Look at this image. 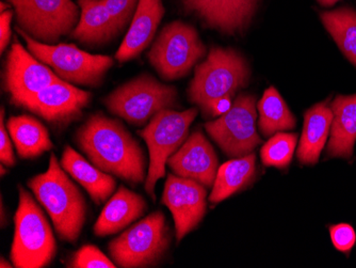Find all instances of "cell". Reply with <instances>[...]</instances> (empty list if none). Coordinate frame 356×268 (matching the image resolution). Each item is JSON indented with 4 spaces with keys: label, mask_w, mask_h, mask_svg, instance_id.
Listing matches in <instances>:
<instances>
[{
    "label": "cell",
    "mask_w": 356,
    "mask_h": 268,
    "mask_svg": "<svg viewBox=\"0 0 356 268\" xmlns=\"http://www.w3.org/2000/svg\"><path fill=\"white\" fill-rule=\"evenodd\" d=\"M74 141L93 165L131 185L145 183L147 155L122 122L102 113L78 127Z\"/></svg>",
    "instance_id": "obj_1"
},
{
    "label": "cell",
    "mask_w": 356,
    "mask_h": 268,
    "mask_svg": "<svg viewBox=\"0 0 356 268\" xmlns=\"http://www.w3.org/2000/svg\"><path fill=\"white\" fill-rule=\"evenodd\" d=\"M250 81L247 60L232 49L213 47L205 61L195 68L188 89L189 101L201 109L204 117L223 115L232 99Z\"/></svg>",
    "instance_id": "obj_2"
},
{
    "label": "cell",
    "mask_w": 356,
    "mask_h": 268,
    "mask_svg": "<svg viewBox=\"0 0 356 268\" xmlns=\"http://www.w3.org/2000/svg\"><path fill=\"white\" fill-rule=\"evenodd\" d=\"M56 154H51L48 168L28 181L61 241L76 243L87 220V202L79 188L70 179Z\"/></svg>",
    "instance_id": "obj_3"
},
{
    "label": "cell",
    "mask_w": 356,
    "mask_h": 268,
    "mask_svg": "<svg viewBox=\"0 0 356 268\" xmlns=\"http://www.w3.org/2000/svg\"><path fill=\"white\" fill-rule=\"evenodd\" d=\"M56 253L57 243L45 214L31 195L19 187L10 252L14 267H46L55 259Z\"/></svg>",
    "instance_id": "obj_4"
},
{
    "label": "cell",
    "mask_w": 356,
    "mask_h": 268,
    "mask_svg": "<svg viewBox=\"0 0 356 268\" xmlns=\"http://www.w3.org/2000/svg\"><path fill=\"white\" fill-rule=\"evenodd\" d=\"M103 102L110 113L136 126L145 125L163 110L179 107L176 88L147 73L110 92Z\"/></svg>",
    "instance_id": "obj_5"
},
{
    "label": "cell",
    "mask_w": 356,
    "mask_h": 268,
    "mask_svg": "<svg viewBox=\"0 0 356 268\" xmlns=\"http://www.w3.org/2000/svg\"><path fill=\"white\" fill-rule=\"evenodd\" d=\"M171 239L165 214L154 212L112 239L108 251L118 267H154L165 257Z\"/></svg>",
    "instance_id": "obj_6"
},
{
    "label": "cell",
    "mask_w": 356,
    "mask_h": 268,
    "mask_svg": "<svg viewBox=\"0 0 356 268\" xmlns=\"http://www.w3.org/2000/svg\"><path fill=\"white\" fill-rule=\"evenodd\" d=\"M16 30L25 40L32 55L53 69L60 79L72 85L99 87L107 72L115 65V59L110 56L92 55L74 44L41 43L19 28Z\"/></svg>",
    "instance_id": "obj_7"
},
{
    "label": "cell",
    "mask_w": 356,
    "mask_h": 268,
    "mask_svg": "<svg viewBox=\"0 0 356 268\" xmlns=\"http://www.w3.org/2000/svg\"><path fill=\"white\" fill-rule=\"evenodd\" d=\"M197 113V108H190L185 111L163 110L154 116L143 129L138 132L149 149V171L144 189L153 201L156 200V183L165 177L168 159L187 140L190 125Z\"/></svg>",
    "instance_id": "obj_8"
},
{
    "label": "cell",
    "mask_w": 356,
    "mask_h": 268,
    "mask_svg": "<svg viewBox=\"0 0 356 268\" xmlns=\"http://www.w3.org/2000/svg\"><path fill=\"white\" fill-rule=\"evenodd\" d=\"M206 55V46L197 29L175 21L163 27L147 54L149 63L165 81H176L188 75Z\"/></svg>",
    "instance_id": "obj_9"
},
{
    "label": "cell",
    "mask_w": 356,
    "mask_h": 268,
    "mask_svg": "<svg viewBox=\"0 0 356 268\" xmlns=\"http://www.w3.org/2000/svg\"><path fill=\"white\" fill-rule=\"evenodd\" d=\"M17 27L41 43L57 44L71 36L80 19L73 0H9Z\"/></svg>",
    "instance_id": "obj_10"
},
{
    "label": "cell",
    "mask_w": 356,
    "mask_h": 268,
    "mask_svg": "<svg viewBox=\"0 0 356 268\" xmlns=\"http://www.w3.org/2000/svg\"><path fill=\"white\" fill-rule=\"evenodd\" d=\"M256 105L255 97L240 94L219 119L205 123L208 135L226 155L242 157L253 153L261 145V139L256 129Z\"/></svg>",
    "instance_id": "obj_11"
},
{
    "label": "cell",
    "mask_w": 356,
    "mask_h": 268,
    "mask_svg": "<svg viewBox=\"0 0 356 268\" xmlns=\"http://www.w3.org/2000/svg\"><path fill=\"white\" fill-rule=\"evenodd\" d=\"M60 81L51 68L24 49L17 37L14 38L6 58L3 83L12 105L22 106L38 92Z\"/></svg>",
    "instance_id": "obj_12"
},
{
    "label": "cell",
    "mask_w": 356,
    "mask_h": 268,
    "mask_svg": "<svg viewBox=\"0 0 356 268\" xmlns=\"http://www.w3.org/2000/svg\"><path fill=\"white\" fill-rule=\"evenodd\" d=\"M91 99V92L60 79L38 92L22 108L63 129L81 118Z\"/></svg>",
    "instance_id": "obj_13"
},
{
    "label": "cell",
    "mask_w": 356,
    "mask_h": 268,
    "mask_svg": "<svg viewBox=\"0 0 356 268\" xmlns=\"http://www.w3.org/2000/svg\"><path fill=\"white\" fill-rule=\"evenodd\" d=\"M205 187L194 180L168 175L161 202L173 215L177 242L195 229L205 216L207 209Z\"/></svg>",
    "instance_id": "obj_14"
},
{
    "label": "cell",
    "mask_w": 356,
    "mask_h": 268,
    "mask_svg": "<svg viewBox=\"0 0 356 268\" xmlns=\"http://www.w3.org/2000/svg\"><path fill=\"white\" fill-rule=\"evenodd\" d=\"M167 164L178 177L194 180L206 187L213 185L219 169L215 149L201 131L192 133Z\"/></svg>",
    "instance_id": "obj_15"
},
{
    "label": "cell",
    "mask_w": 356,
    "mask_h": 268,
    "mask_svg": "<svg viewBox=\"0 0 356 268\" xmlns=\"http://www.w3.org/2000/svg\"><path fill=\"white\" fill-rule=\"evenodd\" d=\"M163 0H139L125 38L115 54V59L124 63L138 57L152 43L158 26L165 15Z\"/></svg>",
    "instance_id": "obj_16"
},
{
    "label": "cell",
    "mask_w": 356,
    "mask_h": 268,
    "mask_svg": "<svg viewBox=\"0 0 356 268\" xmlns=\"http://www.w3.org/2000/svg\"><path fill=\"white\" fill-rule=\"evenodd\" d=\"M147 203L142 196L120 186L104 207L101 215L93 227L94 234L99 237L113 235L135 223L147 213Z\"/></svg>",
    "instance_id": "obj_17"
},
{
    "label": "cell",
    "mask_w": 356,
    "mask_h": 268,
    "mask_svg": "<svg viewBox=\"0 0 356 268\" xmlns=\"http://www.w3.org/2000/svg\"><path fill=\"white\" fill-rule=\"evenodd\" d=\"M80 19L71 37L88 47H99L119 37L121 30L103 0H78Z\"/></svg>",
    "instance_id": "obj_18"
},
{
    "label": "cell",
    "mask_w": 356,
    "mask_h": 268,
    "mask_svg": "<svg viewBox=\"0 0 356 268\" xmlns=\"http://www.w3.org/2000/svg\"><path fill=\"white\" fill-rule=\"evenodd\" d=\"M62 168L85 188L91 199L97 205L108 201L117 188V181L113 175L83 159L71 145H65L62 152Z\"/></svg>",
    "instance_id": "obj_19"
},
{
    "label": "cell",
    "mask_w": 356,
    "mask_h": 268,
    "mask_svg": "<svg viewBox=\"0 0 356 268\" xmlns=\"http://www.w3.org/2000/svg\"><path fill=\"white\" fill-rule=\"evenodd\" d=\"M330 107L333 113V121L327 157L351 159L356 141V94L337 95Z\"/></svg>",
    "instance_id": "obj_20"
},
{
    "label": "cell",
    "mask_w": 356,
    "mask_h": 268,
    "mask_svg": "<svg viewBox=\"0 0 356 268\" xmlns=\"http://www.w3.org/2000/svg\"><path fill=\"white\" fill-rule=\"evenodd\" d=\"M329 100L316 104L304 115L303 132L298 148V159L303 165H316L319 161L331 131L333 113Z\"/></svg>",
    "instance_id": "obj_21"
},
{
    "label": "cell",
    "mask_w": 356,
    "mask_h": 268,
    "mask_svg": "<svg viewBox=\"0 0 356 268\" xmlns=\"http://www.w3.org/2000/svg\"><path fill=\"white\" fill-rule=\"evenodd\" d=\"M7 129L22 159H37L53 150L54 143L48 129L35 118L27 115L9 118Z\"/></svg>",
    "instance_id": "obj_22"
},
{
    "label": "cell",
    "mask_w": 356,
    "mask_h": 268,
    "mask_svg": "<svg viewBox=\"0 0 356 268\" xmlns=\"http://www.w3.org/2000/svg\"><path fill=\"white\" fill-rule=\"evenodd\" d=\"M255 153L226 161L218 169L209 201L220 203L247 187L255 175Z\"/></svg>",
    "instance_id": "obj_23"
},
{
    "label": "cell",
    "mask_w": 356,
    "mask_h": 268,
    "mask_svg": "<svg viewBox=\"0 0 356 268\" xmlns=\"http://www.w3.org/2000/svg\"><path fill=\"white\" fill-rule=\"evenodd\" d=\"M320 19L341 53L356 67V11L341 8L320 13Z\"/></svg>",
    "instance_id": "obj_24"
},
{
    "label": "cell",
    "mask_w": 356,
    "mask_h": 268,
    "mask_svg": "<svg viewBox=\"0 0 356 268\" xmlns=\"http://www.w3.org/2000/svg\"><path fill=\"white\" fill-rule=\"evenodd\" d=\"M257 109L259 113L258 125L264 135L271 136L295 129V116L275 88L270 87L266 90L261 101L257 103Z\"/></svg>",
    "instance_id": "obj_25"
},
{
    "label": "cell",
    "mask_w": 356,
    "mask_h": 268,
    "mask_svg": "<svg viewBox=\"0 0 356 268\" xmlns=\"http://www.w3.org/2000/svg\"><path fill=\"white\" fill-rule=\"evenodd\" d=\"M258 0H224L220 31L227 35L242 33L252 21Z\"/></svg>",
    "instance_id": "obj_26"
},
{
    "label": "cell",
    "mask_w": 356,
    "mask_h": 268,
    "mask_svg": "<svg viewBox=\"0 0 356 268\" xmlns=\"http://www.w3.org/2000/svg\"><path fill=\"white\" fill-rule=\"evenodd\" d=\"M298 135L277 133L261 150V161L268 167L286 168L289 165L297 147Z\"/></svg>",
    "instance_id": "obj_27"
},
{
    "label": "cell",
    "mask_w": 356,
    "mask_h": 268,
    "mask_svg": "<svg viewBox=\"0 0 356 268\" xmlns=\"http://www.w3.org/2000/svg\"><path fill=\"white\" fill-rule=\"evenodd\" d=\"M185 9L220 31L224 0H183Z\"/></svg>",
    "instance_id": "obj_28"
},
{
    "label": "cell",
    "mask_w": 356,
    "mask_h": 268,
    "mask_svg": "<svg viewBox=\"0 0 356 268\" xmlns=\"http://www.w3.org/2000/svg\"><path fill=\"white\" fill-rule=\"evenodd\" d=\"M67 267L72 268H115L111 258L94 245H86L74 253Z\"/></svg>",
    "instance_id": "obj_29"
},
{
    "label": "cell",
    "mask_w": 356,
    "mask_h": 268,
    "mask_svg": "<svg viewBox=\"0 0 356 268\" xmlns=\"http://www.w3.org/2000/svg\"><path fill=\"white\" fill-rule=\"evenodd\" d=\"M103 1L112 19H115L121 33H123L126 26L133 21L139 0H103Z\"/></svg>",
    "instance_id": "obj_30"
},
{
    "label": "cell",
    "mask_w": 356,
    "mask_h": 268,
    "mask_svg": "<svg viewBox=\"0 0 356 268\" xmlns=\"http://www.w3.org/2000/svg\"><path fill=\"white\" fill-rule=\"evenodd\" d=\"M332 243L338 251L349 255L356 244V232L349 223H338L330 227Z\"/></svg>",
    "instance_id": "obj_31"
},
{
    "label": "cell",
    "mask_w": 356,
    "mask_h": 268,
    "mask_svg": "<svg viewBox=\"0 0 356 268\" xmlns=\"http://www.w3.org/2000/svg\"><path fill=\"white\" fill-rule=\"evenodd\" d=\"M5 115V108L3 106L0 113V161L6 167H14L16 165V159L12 147V138L6 126Z\"/></svg>",
    "instance_id": "obj_32"
},
{
    "label": "cell",
    "mask_w": 356,
    "mask_h": 268,
    "mask_svg": "<svg viewBox=\"0 0 356 268\" xmlns=\"http://www.w3.org/2000/svg\"><path fill=\"white\" fill-rule=\"evenodd\" d=\"M14 11H7L0 13V52L5 53L11 40V22L13 19Z\"/></svg>",
    "instance_id": "obj_33"
},
{
    "label": "cell",
    "mask_w": 356,
    "mask_h": 268,
    "mask_svg": "<svg viewBox=\"0 0 356 268\" xmlns=\"http://www.w3.org/2000/svg\"><path fill=\"white\" fill-rule=\"evenodd\" d=\"M317 1L323 7H331V6L335 5L338 0H317Z\"/></svg>",
    "instance_id": "obj_34"
},
{
    "label": "cell",
    "mask_w": 356,
    "mask_h": 268,
    "mask_svg": "<svg viewBox=\"0 0 356 268\" xmlns=\"http://www.w3.org/2000/svg\"><path fill=\"white\" fill-rule=\"evenodd\" d=\"M0 267L1 268H11L14 267L13 263H9V262L6 261L5 258L1 257V259H0Z\"/></svg>",
    "instance_id": "obj_35"
},
{
    "label": "cell",
    "mask_w": 356,
    "mask_h": 268,
    "mask_svg": "<svg viewBox=\"0 0 356 268\" xmlns=\"http://www.w3.org/2000/svg\"><path fill=\"white\" fill-rule=\"evenodd\" d=\"M0 209H1V228H5V226H6V220H5V218H6V214H5V207H3V199H1V207H0Z\"/></svg>",
    "instance_id": "obj_36"
},
{
    "label": "cell",
    "mask_w": 356,
    "mask_h": 268,
    "mask_svg": "<svg viewBox=\"0 0 356 268\" xmlns=\"http://www.w3.org/2000/svg\"><path fill=\"white\" fill-rule=\"evenodd\" d=\"M12 6L10 3H5V1H1V7H0V13H3V12L7 11V10H10Z\"/></svg>",
    "instance_id": "obj_37"
},
{
    "label": "cell",
    "mask_w": 356,
    "mask_h": 268,
    "mask_svg": "<svg viewBox=\"0 0 356 268\" xmlns=\"http://www.w3.org/2000/svg\"><path fill=\"white\" fill-rule=\"evenodd\" d=\"M5 167L6 166L1 164V168H0V171H1V177H3V175H5L6 173H8V170H6Z\"/></svg>",
    "instance_id": "obj_38"
}]
</instances>
